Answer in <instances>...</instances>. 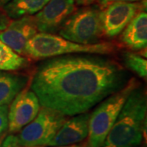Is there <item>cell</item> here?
<instances>
[{
	"mask_svg": "<svg viewBox=\"0 0 147 147\" xmlns=\"http://www.w3.org/2000/svg\"><path fill=\"white\" fill-rule=\"evenodd\" d=\"M61 36L81 44L97 43L103 34L100 20V11L88 7L74 11L59 30Z\"/></svg>",
	"mask_w": 147,
	"mask_h": 147,
	"instance_id": "cell-5",
	"label": "cell"
},
{
	"mask_svg": "<svg viewBox=\"0 0 147 147\" xmlns=\"http://www.w3.org/2000/svg\"><path fill=\"white\" fill-rule=\"evenodd\" d=\"M9 23V18L6 16L4 12L0 11V31L4 30Z\"/></svg>",
	"mask_w": 147,
	"mask_h": 147,
	"instance_id": "cell-20",
	"label": "cell"
},
{
	"mask_svg": "<svg viewBox=\"0 0 147 147\" xmlns=\"http://www.w3.org/2000/svg\"><path fill=\"white\" fill-rule=\"evenodd\" d=\"M74 9V0H50L42 10L33 16L37 30L47 34L57 33Z\"/></svg>",
	"mask_w": 147,
	"mask_h": 147,
	"instance_id": "cell-9",
	"label": "cell"
},
{
	"mask_svg": "<svg viewBox=\"0 0 147 147\" xmlns=\"http://www.w3.org/2000/svg\"><path fill=\"white\" fill-rule=\"evenodd\" d=\"M90 114L85 112L66 119L47 146L74 145L83 142L88 135Z\"/></svg>",
	"mask_w": 147,
	"mask_h": 147,
	"instance_id": "cell-11",
	"label": "cell"
},
{
	"mask_svg": "<svg viewBox=\"0 0 147 147\" xmlns=\"http://www.w3.org/2000/svg\"><path fill=\"white\" fill-rule=\"evenodd\" d=\"M123 31L121 40L126 47L134 51L146 49L147 46L146 11H139Z\"/></svg>",
	"mask_w": 147,
	"mask_h": 147,
	"instance_id": "cell-12",
	"label": "cell"
},
{
	"mask_svg": "<svg viewBox=\"0 0 147 147\" xmlns=\"http://www.w3.org/2000/svg\"><path fill=\"white\" fill-rule=\"evenodd\" d=\"M49 147H84L82 146H78V145H68V146H49Z\"/></svg>",
	"mask_w": 147,
	"mask_h": 147,
	"instance_id": "cell-22",
	"label": "cell"
},
{
	"mask_svg": "<svg viewBox=\"0 0 147 147\" xmlns=\"http://www.w3.org/2000/svg\"><path fill=\"white\" fill-rule=\"evenodd\" d=\"M8 106L7 105H0V135L3 134L8 127Z\"/></svg>",
	"mask_w": 147,
	"mask_h": 147,
	"instance_id": "cell-17",
	"label": "cell"
},
{
	"mask_svg": "<svg viewBox=\"0 0 147 147\" xmlns=\"http://www.w3.org/2000/svg\"><path fill=\"white\" fill-rule=\"evenodd\" d=\"M28 82L29 78L24 74L0 71V105H9Z\"/></svg>",
	"mask_w": 147,
	"mask_h": 147,
	"instance_id": "cell-13",
	"label": "cell"
},
{
	"mask_svg": "<svg viewBox=\"0 0 147 147\" xmlns=\"http://www.w3.org/2000/svg\"><path fill=\"white\" fill-rule=\"evenodd\" d=\"M41 105L31 89L22 90L11 102L8 109L7 129L11 133L19 132L38 115Z\"/></svg>",
	"mask_w": 147,
	"mask_h": 147,
	"instance_id": "cell-8",
	"label": "cell"
},
{
	"mask_svg": "<svg viewBox=\"0 0 147 147\" xmlns=\"http://www.w3.org/2000/svg\"><path fill=\"white\" fill-rule=\"evenodd\" d=\"M142 0H97L99 4L101 6V7H105V6L109 5L112 3H116V2H127V3H138Z\"/></svg>",
	"mask_w": 147,
	"mask_h": 147,
	"instance_id": "cell-19",
	"label": "cell"
},
{
	"mask_svg": "<svg viewBox=\"0 0 147 147\" xmlns=\"http://www.w3.org/2000/svg\"><path fill=\"white\" fill-rule=\"evenodd\" d=\"M0 147H25L21 146L18 142L17 137L14 135H9L5 138Z\"/></svg>",
	"mask_w": 147,
	"mask_h": 147,
	"instance_id": "cell-18",
	"label": "cell"
},
{
	"mask_svg": "<svg viewBox=\"0 0 147 147\" xmlns=\"http://www.w3.org/2000/svg\"><path fill=\"white\" fill-rule=\"evenodd\" d=\"M147 102L143 89L136 87L127 96L102 147H136L146 125Z\"/></svg>",
	"mask_w": 147,
	"mask_h": 147,
	"instance_id": "cell-2",
	"label": "cell"
},
{
	"mask_svg": "<svg viewBox=\"0 0 147 147\" xmlns=\"http://www.w3.org/2000/svg\"><path fill=\"white\" fill-rule=\"evenodd\" d=\"M76 4L79 6H89L92 4L96 0H74Z\"/></svg>",
	"mask_w": 147,
	"mask_h": 147,
	"instance_id": "cell-21",
	"label": "cell"
},
{
	"mask_svg": "<svg viewBox=\"0 0 147 147\" xmlns=\"http://www.w3.org/2000/svg\"><path fill=\"white\" fill-rule=\"evenodd\" d=\"M65 120V115L42 107L36 117L19 131L18 142L25 147L47 146Z\"/></svg>",
	"mask_w": 147,
	"mask_h": 147,
	"instance_id": "cell-6",
	"label": "cell"
},
{
	"mask_svg": "<svg viewBox=\"0 0 147 147\" xmlns=\"http://www.w3.org/2000/svg\"><path fill=\"white\" fill-rule=\"evenodd\" d=\"M140 9L141 6L138 3L116 2L105 6L100 11L103 34L109 38L119 35Z\"/></svg>",
	"mask_w": 147,
	"mask_h": 147,
	"instance_id": "cell-7",
	"label": "cell"
},
{
	"mask_svg": "<svg viewBox=\"0 0 147 147\" xmlns=\"http://www.w3.org/2000/svg\"><path fill=\"white\" fill-rule=\"evenodd\" d=\"M99 54L48 58L37 67L30 83L42 107L65 116L88 112L126 85L119 64Z\"/></svg>",
	"mask_w": 147,
	"mask_h": 147,
	"instance_id": "cell-1",
	"label": "cell"
},
{
	"mask_svg": "<svg viewBox=\"0 0 147 147\" xmlns=\"http://www.w3.org/2000/svg\"><path fill=\"white\" fill-rule=\"evenodd\" d=\"M145 2H146V0H145Z\"/></svg>",
	"mask_w": 147,
	"mask_h": 147,
	"instance_id": "cell-24",
	"label": "cell"
},
{
	"mask_svg": "<svg viewBox=\"0 0 147 147\" xmlns=\"http://www.w3.org/2000/svg\"><path fill=\"white\" fill-rule=\"evenodd\" d=\"M28 60L0 40V71L11 72L25 67Z\"/></svg>",
	"mask_w": 147,
	"mask_h": 147,
	"instance_id": "cell-15",
	"label": "cell"
},
{
	"mask_svg": "<svg viewBox=\"0 0 147 147\" xmlns=\"http://www.w3.org/2000/svg\"><path fill=\"white\" fill-rule=\"evenodd\" d=\"M50 0H10L3 7V12L13 20L38 13Z\"/></svg>",
	"mask_w": 147,
	"mask_h": 147,
	"instance_id": "cell-14",
	"label": "cell"
},
{
	"mask_svg": "<svg viewBox=\"0 0 147 147\" xmlns=\"http://www.w3.org/2000/svg\"><path fill=\"white\" fill-rule=\"evenodd\" d=\"M113 51L114 46L109 42L81 44L54 34L39 32L27 42L25 55L35 60H42L70 54L105 55Z\"/></svg>",
	"mask_w": 147,
	"mask_h": 147,
	"instance_id": "cell-3",
	"label": "cell"
},
{
	"mask_svg": "<svg viewBox=\"0 0 147 147\" xmlns=\"http://www.w3.org/2000/svg\"><path fill=\"white\" fill-rule=\"evenodd\" d=\"M10 0H0V7H3V6L5 5L7 2H9Z\"/></svg>",
	"mask_w": 147,
	"mask_h": 147,
	"instance_id": "cell-23",
	"label": "cell"
},
{
	"mask_svg": "<svg viewBox=\"0 0 147 147\" xmlns=\"http://www.w3.org/2000/svg\"><path fill=\"white\" fill-rule=\"evenodd\" d=\"M38 33L33 16H26L9 22L0 31V40L21 56L26 53L27 42Z\"/></svg>",
	"mask_w": 147,
	"mask_h": 147,
	"instance_id": "cell-10",
	"label": "cell"
},
{
	"mask_svg": "<svg viewBox=\"0 0 147 147\" xmlns=\"http://www.w3.org/2000/svg\"><path fill=\"white\" fill-rule=\"evenodd\" d=\"M123 58L127 68L131 69L132 72H134L142 79H146V57H144L137 53L126 52L123 54Z\"/></svg>",
	"mask_w": 147,
	"mask_h": 147,
	"instance_id": "cell-16",
	"label": "cell"
},
{
	"mask_svg": "<svg viewBox=\"0 0 147 147\" xmlns=\"http://www.w3.org/2000/svg\"><path fill=\"white\" fill-rule=\"evenodd\" d=\"M136 87L137 82L131 79L120 90L101 100L90 114L87 147H102L127 96Z\"/></svg>",
	"mask_w": 147,
	"mask_h": 147,
	"instance_id": "cell-4",
	"label": "cell"
}]
</instances>
